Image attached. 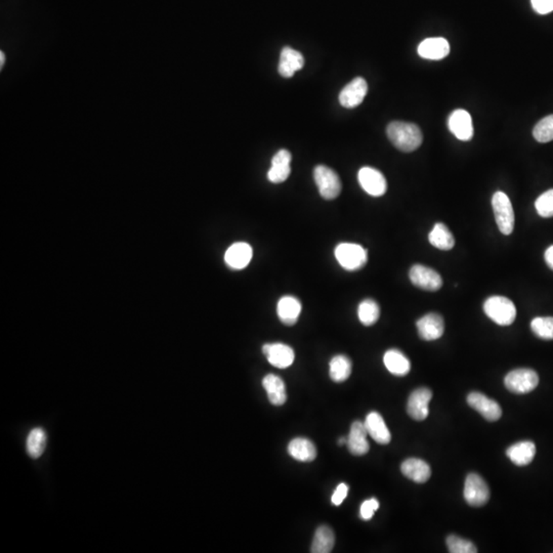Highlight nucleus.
Wrapping results in <instances>:
<instances>
[{
    "instance_id": "f257e3e1",
    "label": "nucleus",
    "mask_w": 553,
    "mask_h": 553,
    "mask_svg": "<svg viewBox=\"0 0 553 553\" xmlns=\"http://www.w3.org/2000/svg\"><path fill=\"white\" fill-rule=\"evenodd\" d=\"M387 135L393 146L402 152H413L422 144V133L414 123L393 121L387 125Z\"/></svg>"
},
{
    "instance_id": "f03ea898",
    "label": "nucleus",
    "mask_w": 553,
    "mask_h": 553,
    "mask_svg": "<svg viewBox=\"0 0 553 553\" xmlns=\"http://www.w3.org/2000/svg\"><path fill=\"white\" fill-rule=\"evenodd\" d=\"M334 255L340 267L349 272L359 271L368 261L367 250L355 243H340L335 248Z\"/></svg>"
},
{
    "instance_id": "7ed1b4c3",
    "label": "nucleus",
    "mask_w": 553,
    "mask_h": 553,
    "mask_svg": "<svg viewBox=\"0 0 553 553\" xmlns=\"http://www.w3.org/2000/svg\"><path fill=\"white\" fill-rule=\"evenodd\" d=\"M486 315L500 326H509L517 318V309L510 299L504 296H491L484 303Z\"/></svg>"
},
{
    "instance_id": "20e7f679",
    "label": "nucleus",
    "mask_w": 553,
    "mask_h": 553,
    "mask_svg": "<svg viewBox=\"0 0 553 553\" xmlns=\"http://www.w3.org/2000/svg\"><path fill=\"white\" fill-rule=\"evenodd\" d=\"M539 377L532 369L519 368L511 371L504 379V384L509 391L517 395L531 393L537 387Z\"/></svg>"
},
{
    "instance_id": "39448f33",
    "label": "nucleus",
    "mask_w": 553,
    "mask_h": 553,
    "mask_svg": "<svg viewBox=\"0 0 553 553\" xmlns=\"http://www.w3.org/2000/svg\"><path fill=\"white\" fill-rule=\"evenodd\" d=\"M496 223L500 232L510 235L514 228V213L510 199L503 192H496L492 199Z\"/></svg>"
},
{
    "instance_id": "423d86ee",
    "label": "nucleus",
    "mask_w": 553,
    "mask_h": 553,
    "mask_svg": "<svg viewBox=\"0 0 553 553\" xmlns=\"http://www.w3.org/2000/svg\"><path fill=\"white\" fill-rule=\"evenodd\" d=\"M314 179L319 188L320 195L326 200L337 198L341 192V182L338 175L333 169L318 165L314 171Z\"/></svg>"
},
{
    "instance_id": "0eeeda50",
    "label": "nucleus",
    "mask_w": 553,
    "mask_h": 553,
    "mask_svg": "<svg viewBox=\"0 0 553 553\" xmlns=\"http://www.w3.org/2000/svg\"><path fill=\"white\" fill-rule=\"evenodd\" d=\"M464 499L473 507L485 506L490 499L489 486L477 473H469L465 479Z\"/></svg>"
},
{
    "instance_id": "6e6552de",
    "label": "nucleus",
    "mask_w": 553,
    "mask_h": 553,
    "mask_svg": "<svg viewBox=\"0 0 553 553\" xmlns=\"http://www.w3.org/2000/svg\"><path fill=\"white\" fill-rule=\"evenodd\" d=\"M358 181L370 196L380 197L387 192V183L384 175L373 167H362L358 173Z\"/></svg>"
},
{
    "instance_id": "1a4fd4ad",
    "label": "nucleus",
    "mask_w": 553,
    "mask_h": 553,
    "mask_svg": "<svg viewBox=\"0 0 553 553\" xmlns=\"http://www.w3.org/2000/svg\"><path fill=\"white\" fill-rule=\"evenodd\" d=\"M414 286L426 291H437L443 286V279L435 270L422 265H415L409 272Z\"/></svg>"
},
{
    "instance_id": "9d476101",
    "label": "nucleus",
    "mask_w": 553,
    "mask_h": 553,
    "mask_svg": "<svg viewBox=\"0 0 553 553\" xmlns=\"http://www.w3.org/2000/svg\"><path fill=\"white\" fill-rule=\"evenodd\" d=\"M467 403L488 421H497L501 417L502 410L499 404L494 400L489 399L484 393L477 391L469 393Z\"/></svg>"
},
{
    "instance_id": "9b49d317",
    "label": "nucleus",
    "mask_w": 553,
    "mask_h": 553,
    "mask_svg": "<svg viewBox=\"0 0 553 553\" xmlns=\"http://www.w3.org/2000/svg\"><path fill=\"white\" fill-rule=\"evenodd\" d=\"M263 353L274 367H290L294 362L295 355L292 347L284 343H267L263 347Z\"/></svg>"
},
{
    "instance_id": "f8f14e48",
    "label": "nucleus",
    "mask_w": 553,
    "mask_h": 553,
    "mask_svg": "<svg viewBox=\"0 0 553 553\" xmlns=\"http://www.w3.org/2000/svg\"><path fill=\"white\" fill-rule=\"evenodd\" d=\"M368 92V85L365 79L357 77L339 94V102L345 108H356L362 104Z\"/></svg>"
},
{
    "instance_id": "ddd939ff",
    "label": "nucleus",
    "mask_w": 553,
    "mask_h": 553,
    "mask_svg": "<svg viewBox=\"0 0 553 553\" xmlns=\"http://www.w3.org/2000/svg\"><path fill=\"white\" fill-rule=\"evenodd\" d=\"M433 398V391L426 387L415 389L410 395L407 403V412L414 420L422 421L429 414V402Z\"/></svg>"
},
{
    "instance_id": "4468645a",
    "label": "nucleus",
    "mask_w": 553,
    "mask_h": 553,
    "mask_svg": "<svg viewBox=\"0 0 553 553\" xmlns=\"http://www.w3.org/2000/svg\"><path fill=\"white\" fill-rule=\"evenodd\" d=\"M416 326L419 336L426 341L441 338L445 330L443 317L437 313L423 316L417 321Z\"/></svg>"
},
{
    "instance_id": "2eb2a0df",
    "label": "nucleus",
    "mask_w": 553,
    "mask_h": 553,
    "mask_svg": "<svg viewBox=\"0 0 553 553\" xmlns=\"http://www.w3.org/2000/svg\"><path fill=\"white\" fill-rule=\"evenodd\" d=\"M448 127L450 131L455 135L458 140L467 142L473 137V120L470 114L467 111L455 110L450 115L448 120Z\"/></svg>"
},
{
    "instance_id": "dca6fc26",
    "label": "nucleus",
    "mask_w": 553,
    "mask_h": 553,
    "mask_svg": "<svg viewBox=\"0 0 553 553\" xmlns=\"http://www.w3.org/2000/svg\"><path fill=\"white\" fill-rule=\"evenodd\" d=\"M252 257V247L248 243L237 242L226 251L225 261L230 269L243 270L250 263Z\"/></svg>"
},
{
    "instance_id": "f3484780",
    "label": "nucleus",
    "mask_w": 553,
    "mask_h": 553,
    "mask_svg": "<svg viewBox=\"0 0 553 553\" xmlns=\"http://www.w3.org/2000/svg\"><path fill=\"white\" fill-rule=\"evenodd\" d=\"M291 156L290 152L287 150H280L274 155L272 159V165L270 171H268V180L273 184H281L288 179L291 173Z\"/></svg>"
},
{
    "instance_id": "a211bd4d",
    "label": "nucleus",
    "mask_w": 553,
    "mask_h": 553,
    "mask_svg": "<svg viewBox=\"0 0 553 553\" xmlns=\"http://www.w3.org/2000/svg\"><path fill=\"white\" fill-rule=\"evenodd\" d=\"M305 66V58L303 54L293 48H283L281 52L280 62H279V74L285 78H290L296 71L301 70Z\"/></svg>"
},
{
    "instance_id": "6ab92c4d",
    "label": "nucleus",
    "mask_w": 553,
    "mask_h": 553,
    "mask_svg": "<svg viewBox=\"0 0 553 553\" xmlns=\"http://www.w3.org/2000/svg\"><path fill=\"white\" fill-rule=\"evenodd\" d=\"M367 435L368 431L363 422L356 421L351 424L347 445L353 455L363 456L368 453L370 446H369Z\"/></svg>"
},
{
    "instance_id": "aec40b11",
    "label": "nucleus",
    "mask_w": 553,
    "mask_h": 553,
    "mask_svg": "<svg viewBox=\"0 0 553 553\" xmlns=\"http://www.w3.org/2000/svg\"><path fill=\"white\" fill-rule=\"evenodd\" d=\"M301 314V303L296 297L285 295L281 297L276 305V315L283 324L292 326L299 321Z\"/></svg>"
},
{
    "instance_id": "412c9836",
    "label": "nucleus",
    "mask_w": 553,
    "mask_h": 553,
    "mask_svg": "<svg viewBox=\"0 0 553 553\" xmlns=\"http://www.w3.org/2000/svg\"><path fill=\"white\" fill-rule=\"evenodd\" d=\"M364 424H365L366 429H367L368 435L376 443L380 444V445H387L391 442V431L387 429V423H385L384 419L382 418L380 414L377 413V412H371L366 417Z\"/></svg>"
},
{
    "instance_id": "4be33fe9",
    "label": "nucleus",
    "mask_w": 553,
    "mask_h": 553,
    "mask_svg": "<svg viewBox=\"0 0 553 553\" xmlns=\"http://www.w3.org/2000/svg\"><path fill=\"white\" fill-rule=\"evenodd\" d=\"M450 52V45L445 39L435 37L423 41L418 46V54L427 60H442Z\"/></svg>"
},
{
    "instance_id": "5701e85b",
    "label": "nucleus",
    "mask_w": 553,
    "mask_h": 553,
    "mask_svg": "<svg viewBox=\"0 0 553 553\" xmlns=\"http://www.w3.org/2000/svg\"><path fill=\"white\" fill-rule=\"evenodd\" d=\"M401 470L406 477L417 484L425 483L429 481L431 475L429 465L418 458H409L404 461L402 463Z\"/></svg>"
},
{
    "instance_id": "b1692460",
    "label": "nucleus",
    "mask_w": 553,
    "mask_h": 553,
    "mask_svg": "<svg viewBox=\"0 0 553 553\" xmlns=\"http://www.w3.org/2000/svg\"><path fill=\"white\" fill-rule=\"evenodd\" d=\"M506 455L517 466L529 465L536 455L535 444L530 441L519 442L507 449Z\"/></svg>"
},
{
    "instance_id": "393cba45",
    "label": "nucleus",
    "mask_w": 553,
    "mask_h": 553,
    "mask_svg": "<svg viewBox=\"0 0 553 553\" xmlns=\"http://www.w3.org/2000/svg\"><path fill=\"white\" fill-rule=\"evenodd\" d=\"M288 453L291 457L301 462H311L317 457V449L313 442L305 437H296L288 445Z\"/></svg>"
},
{
    "instance_id": "a878e982",
    "label": "nucleus",
    "mask_w": 553,
    "mask_h": 553,
    "mask_svg": "<svg viewBox=\"0 0 553 553\" xmlns=\"http://www.w3.org/2000/svg\"><path fill=\"white\" fill-rule=\"evenodd\" d=\"M383 363L395 376H406L411 370L409 359L399 349H389L383 356Z\"/></svg>"
},
{
    "instance_id": "bb28decb",
    "label": "nucleus",
    "mask_w": 553,
    "mask_h": 553,
    "mask_svg": "<svg viewBox=\"0 0 553 553\" xmlns=\"http://www.w3.org/2000/svg\"><path fill=\"white\" fill-rule=\"evenodd\" d=\"M263 387L273 405L282 406L286 403V385L280 377L275 374H268L263 379Z\"/></svg>"
},
{
    "instance_id": "cd10ccee",
    "label": "nucleus",
    "mask_w": 553,
    "mask_h": 553,
    "mask_svg": "<svg viewBox=\"0 0 553 553\" xmlns=\"http://www.w3.org/2000/svg\"><path fill=\"white\" fill-rule=\"evenodd\" d=\"M429 241L435 248L441 250H451L455 245V239L448 229L447 226L442 223L435 224L433 229L429 235Z\"/></svg>"
},
{
    "instance_id": "c85d7f7f",
    "label": "nucleus",
    "mask_w": 553,
    "mask_h": 553,
    "mask_svg": "<svg viewBox=\"0 0 553 553\" xmlns=\"http://www.w3.org/2000/svg\"><path fill=\"white\" fill-rule=\"evenodd\" d=\"M46 443H47V435H46L45 429L41 427H35L27 437V453L33 459H39L45 453Z\"/></svg>"
},
{
    "instance_id": "c756f323",
    "label": "nucleus",
    "mask_w": 553,
    "mask_h": 553,
    "mask_svg": "<svg viewBox=\"0 0 553 553\" xmlns=\"http://www.w3.org/2000/svg\"><path fill=\"white\" fill-rule=\"evenodd\" d=\"M335 536L332 530L327 525L318 528L312 544V553H329L334 548Z\"/></svg>"
},
{
    "instance_id": "7c9ffc66",
    "label": "nucleus",
    "mask_w": 553,
    "mask_h": 553,
    "mask_svg": "<svg viewBox=\"0 0 553 553\" xmlns=\"http://www.w3.org/2000/svg\"><path fill=\"white\" fill-rule=\"evenodd\" d=\"M329 367L330 378L335 382H343L351 376V361L347 356H335L331 359Z\"/></svg>"
},
{
    "instance_id": "2f4dec72",
    "label": "nucleus",
    "mask_w": 553,
    "mask_h": 553,
    "mask_svg": "<svg viewBox=\"0 0 553 553\" xmlns=\"http://www.w3.org/2000/svg\"><path fill=\"white\" fill-rule=\"evenodd\" d=\"M380 309L378 303L373 299H364L358 307V317L365 326H372L378 321Z\"/></svg>"
},
{
    "instance_id": "473e14b6",
    "label": "nucleus",
    "mask_w": 553,
    "mask_h": 553,
    "mask_svg": "<svg viewBox=\"0 0 553 553\" xmlns=\"http://www.w3.org/2000/svg\"><path fill=\"white\" fill-rule=\"evenodd\" d=\"M531 329L539 338L552 340L553 317L535 318L531 323Z\"/></svg>"
},
{
    "instance_id": "72a5a7b5",
    "label": "nucleus",
    "mask_w": 553,
    "mask_h": 553,
    "mask_svg": "<svg viewBox=\"0 0 553 553\" xmlns=\"http://www.w3.org/2000/svg\"><path fill=\"white\" fill-rule=\"evenodd\" d=\"M533 135L539 142H548L553 140V115L540 120L534 127Z\"/></svg>"
},
{
    "instance_id": "f704fd0d",
    "label": "nucleus",
    "mask_w": 553,
    "mask_h": 553,
    "mask_svg": "<svg viewBox=\"0 0 553 553\" xmlns=\"http://www.w3.org/2000/svg\"><path fill=\"white\" fill-rule=\"evenodd\" d=\"M447 547L451 553H477L475 544L469 540L463 539L455 535H450L447 538Z\"/></svg>"
},
{
    "instance_id": "c9c22d12",
    "label": "nucleus",
    "mask_w": 553,
    "mask_h": 553,
    "mask_svg": "<svg viewBox=\"0 0 553 553\" xmlns=\"http://www.w3.org/2000/svg\"><path fill=\"white\" fill-rule=\"evenodd\" d=\"M535 207L540 217L544 219L553 217V188L546 191L538 197Z\"/></svg>"
},
{
    "instance_id": "e433bc0d",
    "label": "nucleus",
    "mask_w": 553,
    "mask_h": 553,
    "mask_svg": "<svg viewBox=\"0 0 553 553\" xmlns=\"http://www.w3.org/2000/svg\"><path fill=\"white\" fill-rule=\"evenodd\" d=\"M379 508V502L377 499L372 498V499L366 500L360 508V515L364 521H369L372 519L374 513L376 512L377 509Z\"/></svg>"
},
{
    "instance_id": "4c0bfd02",
    "label": "nucleus",
    "mask_w": 553,
    "mask_h": 553,
    "mask_svg": "<svg viewBox=\"0 0 553 553\" xmlns=\"http://www.w3.org/2000/svg\"><path fill=\"white\" fill-rule=\"evenodd\" d=\"M347 493H349V487H347V484H339L336 490H335L334 494L332 495V498H331V501L335 506H339L345 501Z\"/></svg>"
},
{
    "instance_id": "58836bf2",
    "label": "nucleus",
    "mask_w": 553,
    "mask_h": 553,
    "mask_svg": "<svg viewBox=\"0 0 553 553\" xmlns=\"http://www.w3.org/2000/svg\"><path fill=\"white\" fill-rule=\"evenodd\" d=\"M534 10L540 14H550L553 10V0H531Z\"/></svg>"
},
{
    "instance_id": "ea45409f",
    "label": "nucleus",
    "mask_w": 553,
    "mask_h": 553,
    "mask_svg": "<svg viewBox=\"0 0 553 553\" xmlns=\"http://www.w3.org/2000/svg\"><path fill=\"white\" fill-rule=\"evenodd\" d=\"M545 261L548 267L553 271V245L546 250L545 252Z\"/></svg>"
},
{
    "instance_id": "a19ab883",
    "label": "nucleus",
    "mask_w": 553,
    "mask_h": 553,
    "mask_svg": "<svg viewBox=\"0 0 553 553\" xmlns=\"http://www.w3.org/2000/svg\"><path fill=\"white\" fill-rule=\"evenodd\" d=\"M4 61H6V56H4L3 52H0V67L3 66Z\"/></svg>"
},
{
    "instance_id": "79ce46f5",
    "label": "nucleus",
    "mask_w": 553,
    "mask_h": 553,
    "mask_svg": "<svg viewBox=\"0 0 553 553\" xmlns=\"http://www.w3.org/2000/svg\"><path fill=\"white\" fill-rule=\"evenodd\" d=\"M347 440H345V437H343V439H339L338 440L339 445H345V444H347Z\"/></svg>"
}]
</instances>
